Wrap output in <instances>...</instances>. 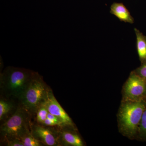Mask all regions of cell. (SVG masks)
Masks as SVG:
<instances>
[{
  "label": "cell",
  "mask_w": 146,
  "mask_h": 146,
  "mask_svg": "<svg viewBox=\"0 0 146 146\" xmlns=\"http://www.w3.org/2000/svg\"><path fill=\"white\" fill-rule=\"evenodd\" d=\"M36 74L24 68H6L0 76V91L2 97L20 100Z\"/></svg>",
  "instance_id": "6da1fadb"
},
{
  "label": "cell",
  "mask_w": 146,
  "mask_h": 146,
  "mask_svg": "<svg viewBox=\"0 0 146 146\" xmlns=\"http://www.w3.org/2000/svg\"><path fill=\"white\" fill-rule=\"evenodd\" d=\"M146 100L133 101L122 100L117 117L119 131L131 140H137L138 129Z\"/></svg>",
  "instance_id": "7a4b0ae2"
},
{
  "label": "cell",
  "mask_w": 146,
  "mask_h": 146,
  "mask_svg": "<svg viewBox=\"0 0 146 146\" xmlns=\"http://www.w3.org/2000/svg\"><path fill=\"white\" fill-rule=\"evenodd\" d=\"M30 115L31 113L23 105L17 107L14 114L1 125L0 133L3 141L21 140L31 133Z\"/></svg>",
  "instance_id": "3957f363"
},
{
  "label": "cell",
  "mask_w": 146,
  "mask_h": 146,
  "mask_svg": "<svg viewBox=\"0 0 146 146\" xmlns=\"http://www.w3.org/2000/svg\"><path fill=\"white\" fill-rule=\"evenodd\" d=\"M51 89L37 73L21 97V104L31 114L46 101Z\"/></svg>",
  "instance_id": "277c9868"
},
{
  "label": "cell",
  "mask_w": 146,
  "mask_h": 146,
  "mask_svg": "<svg viewBox=\"0 0 146 146\" xmlns=\"http://www.w3.org/2000/svg\"><path fill=\"white\" fill-rule=\"evenodd\" d=\"M122 94L123 100H146V80L132 71L123 86Z\"/></svg>",
  "instance_id": "5b68a950"
},
{
  "label": "cell",
  "mask_w": 146,
  "mask_h": 146,
  "mask_svg": "<svg viewBox=\"0 0 146 146\" xmlns=\"http://www.w3.org/2000/svg\"><path fill=\"white\" fill-rule=\"evenodd\" d=\"M45 104L49 112L54 115L60 120L64 127L76 129L75 126L72 120L57 101L51 90L50 91Z\"/></svg>",
  "instance_id": "8992f818"
},
{
  "label": "cell",
  "mask_w": 146,
  "mask_h": 146,
  "mask_svg": "<svg viewBox=\"0 0 146 146\" xmlns=\"http://www.w3.org/2000/svg\"><path fill=\"white\" fill-rule=\"evenodd\" d=\"M53 131L47 127L31 125V132L33 136L43 145L49 146L60 145L58 135L56 136Z\"/></svg>",
  "instance_id": "52a82bcc"
},
{
  "label": "cell",
  "mask_w": 146,
  "mask_h": 146,
  "mask_svg": "<svg viewBox=\"0 0 146 146\" xmlns=\"http://www.w3.org/2000/svg\"><path fill=\"white\" fill-rule=\"evenodd\" d=\"M76 129L69 128V129L61 131L58 135L59 143L65 146H84V144L79 135L77 133Z\"/></svg>",
  "instance_id": "ba28073f"
},
{
  "label": "cell",
  "mask_w": 146,
  "mask_h": 146,
  "mask_svg": "<svg viewBox=\"0 0 146 146\" xmlns=\"http://www.w3.org/2000/svg\"><path fill=\"white\" fill-rule=\"evenodd\" d=\"M110 13L122 22L133 24L134 19L126 7L122 3H114L110 7Z\"/></svg>",
  "instance_id": "9c48e42d"
},
{
  "label": "cell",
  "mask_w": 146,
  "mask_h": 146,
  "mask_svg": "<svg viewBox=\"0 0 146 146\" xmlns=\"http://www.w3.org/2000/svg\"><path fill=\"white\" fill-rule=\"evenodd\" d=\"M136 38V49L141 63L146 62V36L140 30L134 28Z\"/></svg>",
  "instance_id": "30bf717a"
},
{
  "label": "cell",
  "mask_w": 146,
  "mask_h": 146,
  "mask_svg": "<svg viewBox=\"0 0 146 146\" xmlns=\"http://www.w3.org/2000/svg\"><path fill=\"white\" fill-rule=\"evenodd\" d=\"M17 108L15 107V105L13 102L5 100V99L1 98L0 100V120L6 121L10 117L9 115L12 116V112H15Z\"/></svg>",
  "instance_id": "8fae6325"
},
{
  "label": "cell",
  "mask_w": 146,
  "mask_h": 146,
  "mask_svg": "<svg viewBox=\"0 0 146 146\" xmlns=\"http://www.w3.org/2000/svg\"><path fill=\"white\" fill-rule=\"evenodd\" d=\"M137 140L146 141V107L143 113L139 125Z\"/></svg>",
  "instance_id": "7c38bea8"
},
{
  "label": "cell",
  "mask_w": 146,
  "mask_h": 146,
  "mask_svg": "<svg viewBox=\"0 0 146 146\" xmlns=\"http://www.w3.org/2000/svg\"><path fill=\"white\" fill-rule=\"evenodd\" d=\"M21 141L23 144L24 146H43V144L38 141L31 133L27 134L24 136Z\"/></svg>",
  "instance_id": "4fadbf2b"
},
{
  "label": "cell",
  "mask_w": 146,
  "mask_h": 146,
  "mask_svg": "<svg viewBox=\"0 0 146 146\" xmlns=\"http://www.w3.org/2000/svg\"><path fill=\"white\" fill-rule=\"evenodd\" d=\"M48 113V111L45 105V103L41 105L37 109L36 112L37 122L42 124L47 119Z\"/></svg>",
  "instance_id": "5bb4252c"
},
{
  "label": "cell",
  "mask_w": 146,
  "mask_h": 146,
  "mask_svg": "<svg viewBox=\"0 0 146 146\" xmlns=\"http://www.w3.org/2000/svg\"><path fill=\"white\" fill-rule=\"evenodd\" d=\"M133 71L146 80V62L141 63L140 67L136 68Z\"/></svg>",
  "instance_id": "9a60e30c"
},
{
  "label": "cell",
  "mask_w": 146,
  "mask_h": 146,
  "mask_svg": "<svg viewBox=\"0 0 146 146\" xmlns=\"http://www.w3.org/2000/svg\"><path fill=\"white\" fill-rule=\"evenodd\" d=\"M46 126H58L59 127L63 126V124L60 122L57 121H54V120L50 119L47 118L44 121L42 124Z\"/></svg>",
  "instance_id": "2e32d148"
},
{
  "label": "cell",
  "mask_w": 146,
  "mask_h": 146,
  "mask_svg": "<svg viewBox=\"0 0 146 146\" xmlns=\"http://www.w3.org/2000/svg\"><path fill=\"white\" fill-rule=\"evenodd\" d=\"M7 146H24L21 140L18 139H13L5 142Z\"/></svg>",
  "instance_id": "e0dca14e"
}]
</instances>
